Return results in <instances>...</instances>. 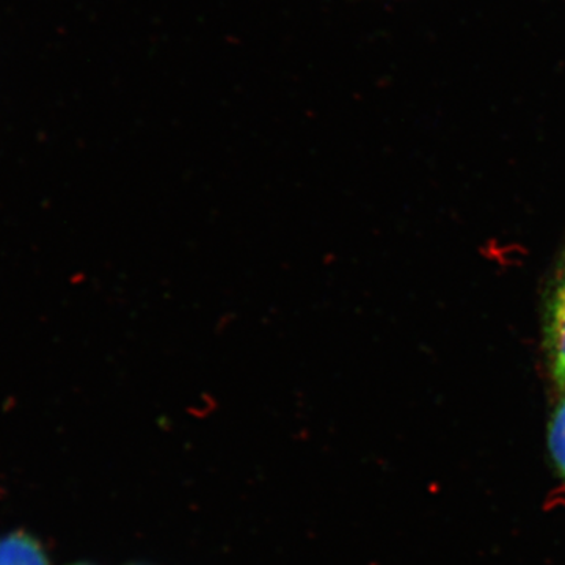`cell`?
<instances>
[{
	"label": "cell",
	"instance_id": "6da1fadb",
	"mask_svg": "<svg viewBox=\"0 0 565 565\" xmlns=\"http://www.w3.org/2000/svg\"><path fill=\"white\" fill-rule=\"evenodd\" d=\"M0 565H50L39 542L17 533L0 539Z\"/></svg>",
	"mask_w": 565,
	"mask_h": 565
},
{
	"label": "cell",
	"instance_id": "7a4b0ae2",
	"mask_svg": "<svg viewBox=\"0 0 565 565\" xmlns=\"http://www.w3.org/2000/svg\"><path fill=\"white\" fill-rule=\"evenodd\" d=\"M550 349H552L553 375L559 384H565V285L561 286L553 303Z\"/></svg>",
	"mask_w": 565,
	"mask_h": 565
},
{
	"label": "cell",
	"instance_id": "3957f363",
	"mask_svg": "<svg viewBox=\"0 0 565 565\" xmlns=\"http://www.w3.org/2000/svg\"><path fill=\"white\" fill-rule=\"evenodd\" d=\"M550 449L557 468L565 478V399L553 416L552 427H550Z\"/></svg>",
	"mask_w": 565,
	"mask_h": 565
}]
</instances>
